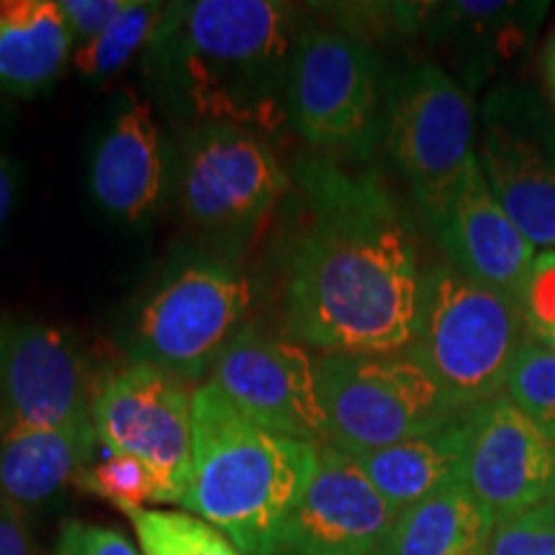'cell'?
<instances>
[{
  "label": "cell",
  "mask_w": 555,
  "mask_h": 555,
  "mask_svg": "<svg viewBox=\"0 0 555 555\" xmlns=\"http://www.w3.org/2000/svg\"><path fill=\"white\" fill-rule=\"evenodd\" d=\"M468 412L453 425L435 429V433L350 457L373 489L401 515L409 506L425 502L437 491L463 483Z\"/></svg>",
  "instance_id": "cell-20"
},
{
  "label": "cell",
  "mask_w": 555,
  "mask_h": 555,
  "mask_svg": "<svg viewBox=\"0 0 555 555\" xmlns=\"http://www.w3.org/2000/svg\"><path fill=\"white\" fill-rule=\"evenodd\" d=\"M165 16L163 3L131 0V5L108 26L101 37L73 47V67L86 80H106L129 65L139 52H147L155 39L159 21Z\"/></svg>",
  "instance_id": "cell-23"
},
{
  "label": "cell",
  "mask_w": 555,
  "mask_h": 555,
  "mask_svg": "<svg viewBox=\"0 0 555 555\" xmlns=\"http://www.w3.org/2000/svg\"><path fill=\"white\" fill-rule=\"evenodd\" d=\"M288 176L266 139L234 124H204L185 144L180 204L193 224L242 229L266 217Z\"/></svg>",
  "instance_id": "cell-11"
},
{
  "label": "cell",
  "mask_w": 555,
  "mask_h": 555,
  "mask_svg": "<svg viewBox=\"0 0 555 555\" xmlns=\"http://www.w3.org/2000/svg\"><path fill=\"white\" fill-rule=\"evenodd\" d=\"M93 422L65 429H0V504L26 512L60 496L93 461Z\"/></svg>",
  "instance_id": "cell-19"
},
{
  "label": "cell",
  "mask_w": 555,
  "mask_h": 555,
  "mask_svg": "<svg viewBox=\"0 0 555 555\" xmlns=\"http://www.w3.org/2000/svg\"><path fill=\"white\" fill-rule=\"evenodd\" d=\"M463 486L494 522L547 504L555 494V440L499 393L468 412Z\"/></svg>",
  "instance_id": "cell-14"
},
{
  "label": "cell",
  "mask_w": 555,
  "mask_h": 555,
  "mask_svg": "<svg viewBox=\"0 0 555 555\" xmlns=\"http://www.w3.org/2000/svg\"><path fill=\"white\" fill-rule=\"evenodd\" d=\"M86 363L65 330L39 319L0 322V429H65L90 422Z\"/></svg>",
  "instance_id": "cell-13"
},
{
  "label": "cell",
  "mask_w": 555,
  "mask_h": 555,
  "mask_svg": "<svg viewBox=\"0 0 555 555\" xmlns=\"http://www.w3.org/2000/svg\"><path fill=\"white\" fill-rule=\"evenodd\" d=\"M75 486L88 491V494L106 499L116 509H121L124 515L147 509V504L163 502L155 474L139 457L124 453H111L106 461L90 463L78 476Z\"/></svg>",
  "instance_id": "cell-26"
},
{
  "label": "cell",
  "mask_w": 555,
  "mask_h": 555,
  "mask_svg": "<svg viewBox=\"0 0 555 555\" xmlns=\"http://www.w3.org/2000/svg\"><path fill=\"white\" fill-rule=\"evenodd\" d=\"M551 504H555V494H553V499H551Z\"/></svg>",
  "instance_id": "cell-35"
},
{
  "label": "cell",
  "mask_w": 555,
  "mask_h": 555,
  "mask_svg": "<svg viewBox=\"0 0 555 555\" xmlns=\"http://www.w3.org/2000/svg\"><path fill=\"white\" fill-rule=\"evenodd\" d=\"M433 232L450 268L517 304L538 247L519 232L491 193L478 152Z\"/></svg>",
  "instance_id": "cell-16"
},
{
  "label": "cell",
  "mask_w": 555,
  "mask_h": 555,
  "mask_svg": "<svg viewBox=\"0 0 555 555\" xmlns=\"http://www.w3.org/2000/svg\"><path fill=\"white\" fill-rule=\"evenodd\" d=\"M384 142L433 229L476 157L470 93L435 62L409 65L388 86Z\"/></svg>",
  "instance_id": "cell-7"
},
{
  "label": "cell",
  "mask_w": 555,
  "mask_h": 555,
  "mask_svg": "<svg viewBox=\"0 0 555 555\" xmlns=\"http://www.w3.org/2000/svg\"><path fill=\"white\" fill-rule=\"evenodd\" d=\"M388 86L380 57L365 39L343 29H311L291 60L286 116L311 147L365 159L386 127Z\"/></svg>",
  "instance_id": "cell-6"
},
{
  "label": "cell",
  "mask_w": 555,
  "mask_h": 555,
  "mask_svg": "<svg viewBox=\"0 0 555 555\" xmlns=\"http://www.w3.org/2000/svg\"><path fill=\"white\" fill-rule=\"evenodd\" d=\"M54 555H142L127 535L111 527L65 519L60 527Z\"/></svg>",
  "instance_id": "cell-29"
},
{
  "label": "cell",
  "mask_w": 555,
  "mask_h": 555,
  "mask_svg": "<svg viewBox=\"0 0 555 555\" xmlns=\"http://www.w3.org/2000/svg\"><path fill=\"white\" fill-rule=\"evenodd\" d=\"M317 466L314 442L255 425L214 384L193 391V476L180 506L242 555H270Z\"/></svg>",
  "instance_id": "cell-3"
},
{
  "label": "cell",
  "mask_w": 555,
  "mask_h": 555,
  "mask_svg": "<svg viewBox=\"0 0 555 555\" xmlns=\"http://www.w3.org/2000/svg\"><path fill=\"white\" fill-rule=\"evenodd\" d=\"M540 75H543V86L547 90V101L555 106V26L553 31L547 34L543 54H540Z\"/></svg>",
  "instance_id": "cell-33"
},
{
  "label": "cell",
  "mask_w": 555,
  "mask_h": 555,
  "mask_svg": "<svg viewBox=\"0 0 555 555\" xmlns=\"http://www.w3.org/2000/svg\"><path fill=\"white\" fill-rule=\"evenodd\" d=\"M301 183L309 219L288 260V332L322 356L406 350L425 288L412 221L373 172L311 159Z\"/></svg>",
  "instance_id": "cell-1"
},
{
  "label": "cell",
  "mask_w": 555,
  "mask_h": 555,
  "mask_svg": "<svg viewBox=\"0 0 555 555\" xmlns=\"http://www.w3.org/2000/svg\"><path fill=\"white\" fill-rule=\"evenodd\" d=\"M99 442L147 466L159 504H180L193 476V391L159 367L131 363L101 380L90 401Z\"/></svg>",
  "instance_id": "cell-10"
},
{
  "label": "cell",
  "mask_w": 555,
  "mask_h": 555,
  "mask_svg": "<svg viewBox=\"0 0 555 555\" xmlns=\"http://www.w3.org/2000/svg\"><path fill=\"white\" fill-rule=\"evenodd\" d=\"M319 397L327 414L324 446L360 455L461 420L457 409L409 350L317 358Z\"/></svg>",
  "instance_id": "cell-5"
},
{
  "label": "cell",
  "mask_w": 555,
  "mask_h": 555,
  "mask_svg": "<svg viewBox=\"0 0 555 555\" xmlns=\"http://www.w3.org/2000/svg\"><path fill=\"white\" fill-rule=\"evenodd\" d=\"M142 555H242L224 532L191 512H129Z\"/></svg>",
  "instance_id": "cell-24"
},
{
  "label": "cell",
  "mask_w": 555,
  "mask_h": 555,
  "mask_svg": "<svg viewBox=\"0 0 555 555\" xmlns=\"http://www.w3.org/2000/svg\"><path fill=\"white\" fill-rule=\"evenodd\" d=\"M129 5L131 0H60V11L75 47L101 37Z\"/></svg>",
  "instance_id": "cell-30"
},
{
  "label": "cell",
  "mask_w": 555,
  "mask_h": 555,
  "mask_svg": "<svg viewBox=\"0 0 555 555\" xmlns=\"http://www.w3.org/2000/svg\"><path fill=\"white\" fill-rule=\"evenodd\" d=\"M527 339L555 337V249H538L517 298Z\"/></svg>",
  "instance_id": "cell-27"
},
{
  "label": "cell",
  "mask_w": 555,
  "mask_h": 555,
  "mask_svg": "<svg viewBox=\"0 0 555 555\" xmlns=\"http://www.w3.org/2000/svg\"><path fill=\"white\" fill-rule=\"evenodd\" d=\"M13 201H16V176H13L9 157L0 155V232L11 217Z\"/></svg>",
  "instance_id": "cell-32"
},
{
  "label": "cell",
  "mask_w": 555,
  "mask_h": 555,
  "mask_svg": "<svg viewBox=\"0 0 555 555\" xmlns=\"http://www.w3.org/2000/svg\"><path fill=\"white\" fill-rule=\"evenodd\" d=\"M397 517L350 455L319 446L314 481L270 555H380Z\"/></svg>",
  "instance_id": "cell-15"
},
{
  "label": "cell",
  "mask_w": 555,
  "mask_h": 555,
  "mask_svg": "<svg viewBox=\"0 0 555 555\" xmlns=\"http://www.w3.org/2000/svg\"><path fill=\"white\" fill-rule=\"evenodd\" d=\"M489 555H555V504L494 522Z\"/></svg>",
  "instance_id": "cell-28"
},
{
  "label": "cell",
  "mask_w": 555,
  "mask_h": 555,
  "mask_svg": "<svg viewBox=\"0 0 555 555\" xmlns=\"http://www.w3.org/2000/svg\"><path fill=\"white\" fill-rule=\"evenodd\" d=\"M538 345H543V347H547V350H551V352H555V337H547V339H543V343H538Z\"/></svg>",
  "instance_id": "cell-34"
},
{
  "label": "cell",
  "mask_w": 555,
  "mask_h": 555,
  "mask_svg": "<svg viewBox=\"0 0 555 555\" xmlns=\"http://www.w3.org/2000/svg\"><path fill=\"white\" fill-rule=\"evenodd\" d=\"M73 34L54 0H0V88L37 95L73 57Z\"/></svg>",
  "instance_id": "cell-21"
},
{
  "label": "cell",
  "mask_w": 555,
  "mask_h": 555,
  "mask_svg": "<svg viewBox=\"0 0 555 555\" xmlns=\"http://www.w3.org/2000/svg\"><path fill=\"white\" fill-rule=\"evenodd\" d=\"M504 397L555 440V352L525 339L512 360Z\"/></svg>",
  "instance_id": "cell-25"
},
{
  "label": "cell",
  "mask_w": 555,
  "mask_h": 555,
  "mask_svg": "<svg viewBox=\"0 0 555 555\" xmlns=\"http://www.w3.org/2000/svg\"><path fill=\"white\" fill-rule=\"evenodd\" d=\"M253 304L249 283L219 262H196L165 281L137 317L134 363L198 380L242 332Z\"/></svg>",
  "instance_id": "cell-9"
},
{
  "label": "cell",
  "mask_w": 555,
  "mask_h": 555,
  "mask_svg": "<svg viewBox=\"0 0 555 555\" xmlns=\"http://www.w3.org/2000/svg\"><path fill=\"white\" fill-rule=\"evenodd\" d=\"M255 425L324 446L327 414L317 358L304 345L245 327L211 367V380Z\"/></svg>",
  "instance_id": "cell-12"
},
{
  "label": "cell",
  "mask_w": 555,
  "mask_h": 555,
  "mask_svg": "<svg viewBox=\"0 0 555 555\" xmlns=\"http://www.w3.org/2000/svg\"><path fill=\"white\" fill-rule=\"evenodd\" d=\"M547 11L551 3L545 0H461L433 5L427 13V31L455 67V80L474 95L532 52Z\"/></svg>",
  "instance_id": "cell-17"
},
{
  "label": "cell",
  "mask_w": 555,
  "mask_h": 555,
  "mask_svg": "<svg viewBox=\"0 0 555 555\" xmlns=\"http://www.w3.org/2000/svg\"><path fill=\"white\" fill-rule=\"evenodd\" d=\"M478 163L506 217L538 249H555V114L530 82L502 80L481 103Z\"/></svg>",
  "instance_id": "cell-8"
},
{
  "label": "cell",
  "mask_w": 555,
  "mask_h": 555,
  "mask_svg": "<svg viewBox=\"0 0 555 555\" xmlns=\"http://www.w3.org/2000/svg\"><path fill=\"white\" fill-rule=\"evenodd\" d=\"M294 13L275 0L165 5L147 69L198 119L273 129L286 114Z\"/></svg>",
  "instance_id": "cell-2"
},
{
  "label": "cell",
  "mask_w": 555,
  "mask_h": 555,
  "mask_svg": "<svg viewBox=\"0 0 555 555\" xmlns=\"http://www.w3.org/2000/svg\"><path fill=\"white\" fill-rule=\"evenodd\" d=\"M163 185V139L152 106L142 99H129V106L95 147L90 191L108 217L134 224L157 206Z\"/></svg>",
  "instance_id": "cell-18"
},
{
  "label": "cell",
  "mask_w": 555,
  "mask_h": 555,
  "mask_svg": "<svg viewBox=\"0 0 555 555\" xmlns=\"http://www.w3.org/2000/svg\"><path fill=\"white\" fill-rule=\"evenodd\" d=\"M0 555H37L26 517L0 504Z\"/></svg>",
  "instance_id": "cell-31"
},
{
  "label": "cell",
  "mask_w": 555,
  "mask_h": 555,
  "mask_svg": "<svg viewBox=\"0 0 555 555\" xmlns=\"http://www.w3.org/2000/svg\"><path fill=\"white\" fill-rule=\"evenodd\" d=\"M494 517L463 483L409 506L380 555H489Z\"/></svg>",
  "instance_id": "cell-22"
},
{
  "label": "cell",
  "mask_w": 555,
  "mask_h": 555,
  "mask_svg": "<svg viewBox=\"0 0 555 555\" xmlns=\"http://www.w3.org/2000/svg\"><path fill=\"white\" fill-rule=\"evenodd\" d=\"M525 339L515 301L440 262L425 275L420 324L406 350L440 391L468 412L504 393L512 360Z\"/></svg>",
  "instance_id": "cell-4"
}]
</instances>
